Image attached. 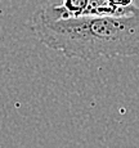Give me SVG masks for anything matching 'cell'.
<instances>
[{
  "mask_svg": "<svg viewBox=\"0 0 139 148\" xmlns=\"http://www.w3.org/2000/svg\"><path fill=\"white\" fill-rule=\"evenodd\" d=\"M30 27L38 40L67 58L95 61L139 53V8L121 16L67 13L62 5L35 10Z\"/></svg>",
  "mask_w": 139,
  "mask_h": 148,
  "instance_id": "cell-1",
  "label": "cell"
},
{
  "mask_svg": "<svg viewBox=\"0 0 139 148\" xmlns=\"http://www.w3.org/2000/svg\"><path fill=\"white\" fill-rule=\"evenodd\" d=\"M135 7H137V5H135ZM134 8H133V9H134ZM83 14H95V16H121V14H126V13L116 9V8L112 7L107 0H88L86 9H85V12Z\"/></svg>",
  "mask_w": 139,
  "mask_h": 148,
  "instance_id": "cell-2",
  "label": "cell"
},
{
  "mask_svg": "<svg viewBox=\"0 0 139 148\" xmlns=\"http://www.w3.org/2000/svg\"><path fill=\"white\" fill-rule=\"evenodd\" d=\"M61 5L67 13L73 14V16H80L86 9L88 0H63Z\"/></svg>",
  "mask_w": 139,
  "mask_h": 148,
  "instance_id": "cell-3",
  "label": "cell"
},
{
  "mask_svg": "<svg viewBox=\"0 0 139 148\" xmlns=\"http://www.w3.org/2000/svg\"><path fill=\"white\" fill-rule=\"evenodd\" d=\"M112 7H115L116 9L121 10L124 13H127L135 7L134 0H107Z\"/></svg>",
  "mask_w": 139,
  "mask_h": 148,
  "instance_id": "cell-4",
  "label": "cell"
}]
</instances>
